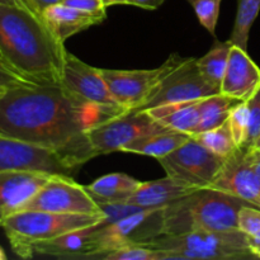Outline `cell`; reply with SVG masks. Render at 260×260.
Listing matches in <instances>:
<instances>
[{
    "mask_svg": "<svg viewBox=\"0 0 260 260\" xmlns=\"http://www.w3.org/2000/svg\"><path fill=\"white\" fill-rule=\"evenodd\" d=\"M122 113L88 103L61 83H24L0 93V135L53 150L80 168L96 156L89 129Z\"/></svg>",
    "mask_w": 260,
    "mask_h": 260,
    "instance_id": "cell-1",
    "label": "cell"
},
{
    "mask_svg": "<svg viewBox=\"0 0 260 260\" xmlns=\"http://www.w3.org/2000/svg\"><path fill=\"white\" fill-rule=\"evenodd\" d=\"M66 50L41 15L0 3V60L38 85L60 84Z\"/></svg>",
    "mask_w": 260,
    "mask_h": 260,
    "instance_id": "cell-2",
    "label": "cell"
},
{
    "mask_svg": "<svg viewBox=\"0 0 260 260\" xmlns=\"http://www.w3.org/2000/svg\"><path fill=\"white\" fill-rule=\"evenodd\" d=\"M244 205L249 203L212 188L197 189L164 207L162 235L239 230V211Z\"/></svg>",
    "mask_w": 260,
    "mask_h": 260,
    "instance_id": "cell-3",
    "label": "cell"
},
{
    "mask_svg": "<svg viewBox=\"0 0 260 260\" xmlns=\"http://www.w3.org/2000/svg\"><path fill=\"white\" fill-rule=\"evenodd\" d=\"M104 218V213H57L47 211H20L3 222L2 228L15 255L23 259L33 258L36 244L52 240L70 231L95 225Z\"/></svg>",
    "mask_w": 260,
    "mask_h": 260,
    "instance_id": "cell-4",
    "label": "cell"
},
{
    "mask_svg": "<svg viewBox=\"0 0 260 260\" xmlns=\"http://www.w3.org/2000/svg\"><path fill=\"white\" fill-rule=\"evenodd\" d=\"M145 245L168 253L169 260H233L256 258L248 235L240 230L193 231L160 235Z\"/></svg>",
    "mask_w": 260,
    "mask_h": 260,
    "instance_id": "cell-5",
    "label": "cell"
},
{
    "mask_svg": "<svg viewBox=\"0 0 260 260\" xmlns=\"http://www.w3.org/2000/svg\"><path fill=\"white\" fill-rule=\"evenodd\" d=\"M164 207L145 208L113 223H98L94 240V254L99 259L104 254L131 244H146L162 235Z\"/></svg>",
    "mask_w": 260,
    "mask_h": 260,
    "instance_id": "cell-6",
    "label": "cell"
},
{
    "mask_svg": "<svg viewBox=\"0 0 260 260\" xmlns=\"http://www.w3.org/2000/svg\"><path fill=\"white\" fill-rule=\"evenodd\" d=\"M226 157L206 149L194 137L157 161L168 177L196 189L211 188Z\"/></svg>",
    "mask_w": 260,
    "mask_h": 260,
    "instance_id": "cell-7",
    "label": "cell"
},
{
    "mask_svg": "<svg viewBox=\"0 0 260 260\" xmlns=\"http://www.w3.org/2000/svg\"><path fill=\"white\" fill-rule=\"evenodd\" d=\"M183 57L174 53L161 66L150 70H116L102 69L109 91L117 103L126 109L135 112L144 106L154 94L160 81L170 70L182 61Z\"/></svg>",
    "mask_w": 260,
    "mask_h": 260,
    "instance_id": "cell-8",
    "label": "cell"
},
{
    "mask_svg": "<svg viewBox=\"0 0 260 260\" xmlns=\"http://www.w3.org/2000/svg\"><path fill=\"white\" fill-rule=\"evenodd\" d=\"M165 131L170 129L152 119L146 112H126L91 127L88 139L98 156L121 151L124 145L139 137Z\"/></svg>",
    "mask_w": 260,
    "mask_h": 260,
    "instance_id": "cell-9",
    "label": "cell"
},
{
    "mask_svg": "<svg viewBox=\"0 0 260 260\" xmlns=\"http://www.w3.org/2000/svg\"><path fill=\"white\" fill-rule=\"evenodd\" d=\"M220 93L206 81L197 65V58L183 57L182 61L162 78L154 94L137 111H147L164 104L197 101Z\"/></svg>",
    "mask_w": 260,
    "mask_h": 260,
    "instance_id": "cell-10",
    "label": "cell"
},
{
    "mask_svg": "<svg viewBox=\"0 0 260 260\" xmlns=\"http://www.w3.org/2000/svg\"><path fill=\"white\" fill-rule=\"evenodd\" d=\"M29 210L86 215L102 212L85 185L78 184L70 175H52L22 211Z\"/></svg>",
    "mask_w": 260,
    "mask_h": 260,
    "instance_id": "cell-11",
    "label": "cell"
},
{
    "mask_svg": "<svg viewBox=\"0 0 260 260\" xmlns=\"http://www.w3.org/2000/svg\"><path fill=\"white\" fill-rule=\"evenodd\" d=\"M10 169L38 170L71 177L78 168L53 150L0 135V172Z\"/></svg>",
    "mask_w": 260,
    "mask_h": 260,
    "instance_id": "cell-12",
    "label": "cell"
},
{
    "mask_svg": "<svg viewBox=\"0 0 260 260\" xmlns=\"http://www.w3.org/2000/svg\"><path fill=\"white\" fill-rule=\"evenodd\" d=\"M61 84L88 103L123 113L126 112L109 91L102 69L88 65L69 51H66Z\"/></svg>",
    "mask_w": 260,
    "mask_h": 260,
    "instance_id": "cell-13",
    "label": "cell"
},
{
    "mask_svg": "<svg viewBox=\"0 0 260 260\" xmlns=\"http://www.w3.org/2000/svg\"><path fill=\"white\" fill-rule=\"evenodd\" d=\"M211 188L260 208V184L251 167L248 147H238L226 157Z\"/></svg>",
    "mask_w": 260,
    "mask_h": 260,
    "instance_id": "cell-14",
    "label": "cell"
},
{
    "mask_svg": "<svg viewBox=\"0 0 260 260\" xmlns=\"http://www.w3.org/2000/svg\"><path fill=\"white\" fill-rule=\"evenodd\" d=\"M52 175L25 169L0 172V228L8 217L20 212Z\"/></svg>",
    "mask_w": 260,
    "mask_h": 260,
    "instance_id": "cell-15",
    "label": "cell"
},
{
    "mask_svg": "<svg viewBox=\"0 0 260 260\" xmlns=\"http://www.w3.org/2000/svg\"><path fill=\"white\" fill-rule=\"evenodd\" d=\"M260 85V68L248 51L233 45L220 93L239 102L248 101Z\"/></svg>",
    "mask_w": 260,
    "mask_h": 260,
    "instance_id": "cell-16",
    "label": "cell"
},
{
    "mask_svg": "<svg viewBox=\"0 0 260 260\" xmlns=\"http://www.w3.org/2000/svg\"><path fill=\"white\" fill-rule=\"evenodd\" d=\"M98 223L70 231L52 240L36 244L32 249L33 256L47 255L62 259H90L94 254V240Z\"/></svg>",
    "mask_w": 260,
    "mask_h": 260,
    "instance_id": "cell-17",
    "label": "cell"
},
{
    "mask_svg": "<svg viewBox=\"0 0 260 260\" xmlns=\"http://www.w3.org/2000/svg\"><path fill=\"white\" fill-rule=\"evenodd\" d=\"M107 14H93L69 7L63 3H57L46 8L42 18L57 40L65 43L74 35L88 29L91 25L99 24L106 19Z\"/></svg>",
    "mask_w": 260,
    "mask_h": 260,
    "instance_id": "cell-18",
    "label": "cell"
},
{
    "mask_svg": "<svg viewBox=\"0 0 260 260\" xmlns=\"http://www.w3.org/2000/svg\"><path fill=\"white\" fill-rule=\"evenodd\" d=\"M196 190V188L167 175L161 179L141 182L126 202L142 208H162L187 197Z\"/></svg>",
    "mask_w": 260,
    "mask_h": 260,
    "instance_id": "cell-19",
    "label": "cell"
},
{
    "mask_svg": "<svg viewBox=\"0 0 260 260\" xmlns=\"http://www.w3.org/2000/svg\"><path fill=\"white\" fill-rule=\"evenodd\" d=\"M200 104L201 99H197L183 103L164 104L144 112L165 128L193 135L200 121Z\"/></svg>",
    "mask_w": 260,
    "mask_h": 260,
    "instance_id": "cell-20",
    "label": "cell"
},
{
    "mask_svg": "<svg viewBox=\"0 0 260 260\" xmlns=\"http://www.w3.org/2000/svg\"><path fill=\"white\" fill-rule=\"evenodd\" d=\"M190 137H192V135L170 129V131L139 137V139L124 145L121 151L151 156L159 160L177 150L179 146H182Z\"/></svg>",
    "mask_w": 260,
    "mask_h": 260,
    "instance_id": "cell-21",
    "label": "cell"
},
{
    "mask_svg": "<svg viewBox=\"0 0 260 260\" xmlns=\"http://www.w3.org/2000/svg\"><path fill=\"white\" fill-rule=\"evenodd\" d=\"M141 182L124 173H111L85 185L91 197L98 202H126Z\"/></svg>",
    "mask_w": 260,
    "mask_h": 260,
    "instance_id": "cell-22",
    "label": "cell"
},
{
    "mask_svg": "<svg viewBox=\"0 0 260 260\" xmlns=\"http://www.w3.org/2000/svg\"><path fill=\"white\" fill-rule=\"evenodd\" d=\"M238 103L239 101L222 93L213 94V95L201 99L200 121L193 135L216 128L225 123L233 108Z\"/></svg>",
    "mask_w": 260,
    "mask_h": 260,
    "instance_id": "cell-23",
    "label": "cell"
},
{
    "mask_svg": "<svg viewBox=\"0 0 260 260\" xmlns=\"http://www.w3.org/2000/svg\"><path fill=\"white\" fill-rule=\"evenodd\" d=\"M231 46L233 43L230 41H226V42L216 41L205 56L197 58V65L202 76L210 85H212L218 91L221 89L223 75L228 68Z\"/></svg>",
    "mask_w": 260,
    "mask_h": 260,
    "instance_id": "cell-24",
    "label": "cell"
},
{
    "mask_svg": "<svg viewBox=\"0 0 260 260\" xmlns=\"http://www.w3.org/2000/svg\"><path fill=\"white\" fill-rule=\"evenodd\" d=\"M260 12V0H238V12L230 42L248 51L250 29Z\"/></svg>",
    "mask_w": 260,
    "mask_h": 260,
    "instance_id": "cell-25",
    "label": "cell"
},
{
    "mask_svg": "<svg viewBox=\"0 0 260 260\" xmlns=\"http://www.w3.org/2000/svg\"><path fill=\"white\" fill-rule=\"evenodd\" d=\"M192 136L198 142H201L206 149H208L218 156L228 157L229 155H231L238 149V145L234 140L233 132H231L230 124L228 121L221 126L216 127V128L200 132V134L192 135Z\"/></svg>",
    "mask_w": 260,
    "mask_h": 260,
    "instance_id": "cell-26",
    "label": "cell"
},
{
    "mask_svg": "<svg viewBox=\"0 0 260 260\" xmlns=\"http://www.w3.org/2000/svg\"><path fill=\"white\" fill-rule=\"evenodd\" d=\"M104 260H169L168 253L156 250L145 244H131L102 255Z\"/></svg>",
    "mask_w": 260,
    "mask_h": 260,
    "instance_id": "cell-27",
    "label": "cell"
},
{
    "mask_svg": "<svg viewBox=\"0 0 260 260\" xmlns=\"http://www.w3.org/2000/svg\"><path fill=\"white\" fill-rule=\"evenodd\" d=\"M238 147H246L249 132V113L245 101L239 102L231 111L228 119Z\"/></svg>",
    "mask_w": 260,
    "mask_h": 260,
    "instance_id": "cell-28",
    "label": "cell"
},
{
    "mask_svg": "<svg viewBox=\"0 0 260 260\" xmlns=\"http://www.w3.org/2000/svg\"><path fill=\"white\" fill-rule=\"evenodd\" d=\"M221 3L222 0H196L194 3H192L200 23L212 36H215L216 27H217Z\"/></svg>",
    "mask_w": 260,
    "mask_h": 260,
    "instance_id": "cell-29",
    "label": "cell"
},
{
    "mask_svg": "<svg viewBox=\"0 0 260 260\" xmlns=\"http://www.w3.org/2000/svg\"><path fill=\"white\" fill-rule=\"evenodd\" d=\"M98 206L102 212L104 213V218L102 220V222L106 225L113 223L126 216L145 210V208L127 202H98Z\"/></svg>",
    "mask_w": 260,
    "mask_h": 260,
    "instance_id": "cell-30",
    "label": "cell"
},
{
    "mask_svg": "<svg viewBox=\"0 0 260 260\" xmlns=\"http://www.w3.org/2000/svg\"><path fill=\"white\" fill-rule=\"evenodd\" d=\"M239 230L248 236L260 234V208L251 205H244L239 211Z\"/></svg>",
    "mask_w": 260,
    "mask_h": 260,
    "instance_id": "cell-31",
    "label": "cell"
},
{
    "mask_svg": "<svg viewBox=\"0 0 260 260\" xmlns=\"http://www.w3.org/2000/svg\"><path fill=\"white\" fill-rule=\"evenodd\" d=\"M249 113V132L246 147H250L260 134V85L253 95L245 101Z\"/></svg>",
    "mask_w": 260,
    "mask_h": 260,
    "instance_id": "cell-32",
    "label": "cell"
},
{
    "mask_svg": "<svg viewBox=\"0 0 260 260\" xmlns=\"http://www.w3.org/2000/svg\"><path fill=\"white\" fill-rule=\"evenodd\" d=\"M61 3L93 14H104L107 9L102 0H62Z\"/></svg>",
    "mask_w": 260,
    "mask_h": 260,
    "instance_id": "cell-33",
    "label": "cell"
},
{
    "mask_svg": "<svg viewBox=\"0 0 260 260\" xmlns=\"http://www.w3.org/2000/svg\"><path fill=\"white\" fill-rule=\"evenodd\" d=\"M24 83H28V81L20 78L15 73H13L9 69L0 66V93H4V91L9 90V89Z\"/></svg>",
    "mask_w": 260,
    "mask_h": 260,
    "instance_id": "cell-34",
    "label": "cell"
},
{
    "mask_svg": "<svg viewBox=\"0 0 260 260\" xmlns=\"http://www.w3.org/2000/svg\"><path fill=\"white\" fill-rule=\"evenodd\" d=\"M165 0H126L127 5H134V7L142 8V9L154 10L161 7Z\"/></svg>",
    "mask_w": 260,
    "mask_h": 260,
    "instance_id": "cell-35",
    "label": "cell"
},
{
    "mask_svg": "<svg viewBox=\"0 0 260 260\" xmlns=\"http://www.w3.org/2000/svg\"><path fill=\"white\" fill-rule=\"evenodd\" d=\"M248 150H249V157H250L251 167H253V170L254 173H255L260 184V151L255 150L254 147H248Z\"/></svg>",
    "mask_w": 260,
    "mask_h": 260,
    "instance_id": "cell-36",
    "label": "cell"
},
{
    "mask_svg": "<svg viewBox=\"0 0 260 260\" xmlns=\"http://www.w3.org/2000/svg\"><path fill=\"white\" fill-rule=\"evenodd\" d=\"M61 2H62V0H29V3L36 9V12H37L41 17H42V12L46 8L51 7V5L53 4H57V3Z\"/></svg>",
    "mask_w": 260,
    "mask_h": 260,
    "instance_id": "cell-37",
    "label": "cell"
},
{
    "mask_svg": "<svg viewBox=\"0 0 260 260\" xmlns=\"http://www.w3.org/2000/svg\"><path fill=\"white\" fill-rule=\"evenodd\" d=\"M248 243L249 249H250L251 253H253L256 258H260V234H258V235L248 236Z\"/></svg>",
    "mask_w": 260,
    "mask_h": 260,
    "instance_id": "cell-38",
    "label": "cell"
},
{
    "mask_svg": "<svg viewBox=\"0 0 260 260\" xmlns=\"http://www.w3.org/2000/svg\"><path fill=\"white\" fill-rule=\"evenodd\" d=\"M0 3H4V4H9V5H15V7H20V8H25V9H29L32 10V12L37 13L35 8H33V5L29 3V0H0Z\"/></svg>",
    "mask_w": 260,
    "mask_h": 260,
    "instance_id": "cell-39",
    "label": "cell"
},
{
    "mask_svg": "<svg viewBox=\"0 0 260 260\" xmlns=\"http://www.w3.org/2000/svg\"><path fill=\"white\" fill-rule=\"evenodd\" d=\"M102 3L106 8L112 7V5H127L126 0H102Z\"/></svg>",
    "mask_w": 260,
    "mask_h": 260,
    "instance_id": "cell-40",
    "label": "cell"
},
{
    "mask_svg": "<svg viewBox=\"0 0 260 260\" xmlns=\"http://www.w3.org/2000/svg\"><path fill=\"white\" fill-rule=\"evenodd\" d=\"M250 147H254V149L258 150V151H260V134H259V136L256 137V140H255V141H254V144L251 145Z\"/></svg>",
    "mask_w": 260,
    "mask_h": 260,
    "instance_id": "cell-41",
    "label": "cell"
},
{
    "mask_svg": "<svg viewBox=\"0 0 260 260\" xmlns=\"http://www.w3.org/2000/svg\"><path fill=\"white\" fill-rule=\"evenodd\" d=\"M5 259H7V254H5L4 249L0 246V260H5Z\"/></svg>",
    "mask_w": 260,
    "mask_h": 260,
    "instance_id": "cell-42",
    "label": "cell"
},
{
    "mask_svg": "<svg viewBox=\"0 0 260 260\" xmlns=\"http://www.w3.org/2000/svg\"><path fill=\"white\" fill-rule=\"evenodd\" d=\"M0 66H4V68H7V66H5L4 63H3V61H2V60H0ZM7 69H8V68H7Z\"/></svg>",
    "mask_w": 260,
    "mask_h": 260,
    "instance_id": "cell-43",
    "label": "cell"
},
{
    "mask_svg": "<svg viewBox=\"0 0 260 260\" xmlns=\"http://www.w3.org/2000/svg\"><path fill=\"white\" fill-rule=\"evenodd\" d=\"M187 2H188V3H190V4H192V3H194L196 0H187Z\"/></svg>",
    "mask_w": 260,
    "mask_h": 260,
    "instance_id": "cell-44",
    "label": "cell"
}]
</instances>
